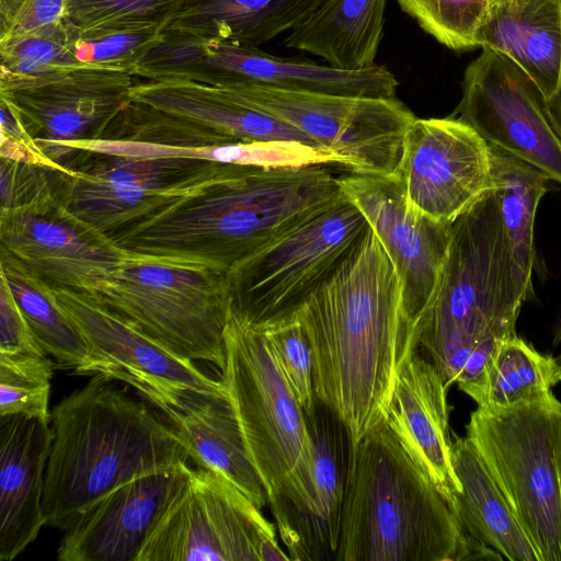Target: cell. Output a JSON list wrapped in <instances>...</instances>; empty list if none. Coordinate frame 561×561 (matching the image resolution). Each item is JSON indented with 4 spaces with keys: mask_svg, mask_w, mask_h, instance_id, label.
<instances>
[{
    "mask_svg": "<svg viewBox=\"0 0 561 561\" xmlns=\"http://www.w3.org/2000/svg\"><path fill=\"white\" fill-rule=\"evenodd\" d=\"M182 0H67L66 22L78 33L158 26L165 28Z\"/></svg>",
    "mask_w": 561,
    "mask_h": 561,
    "instance_id": "obj_34",
    "label": "cell"
},
{
    "mask_svg": "<svg viewBox=\"0 0 561 561\" xmlns=\"http://www.w3.org/2000/svg\"><path fill=\"white\" fill-rule=\"evenodd\" d=\"M162 31L158 26H147L78 34L73 45L75 58L81 66L133 75L138 59Z\"/></svg>",
    "mask_w": 561,
    "mask_h": 561,
    "instance_id": "obj_38",
    "label": "cell"
},
{
    "mask_svg": "<svg viewBox=\"0 0 561 561\" xmlns=\"http://www.w3.org/2000/svg\"><path fill=\"white\" fill-rule=\"evenodd\" d=\"M552 345L554 347H558L560 346L561 347V323H559L554 331H553V339H552ZM560 365H561V352L559 353V355L557 356Z\"/></svg>",
    "mask_w": 561,
    "mask_h": 561,
    "instance_id": "obj_44",
    "label": "cell"
},
{
    "mask_svg": "<svg viewBox=\"0 0 561 561\" xmlns=\"http://www.w3.org/2000/svg\"><path fill=\"white\" fill-rule=\"evenodd\" d=\"M451 116L471 126L489 146L561 184V138L539 90L507 57L482 49L465 70L461 98Z\"/></svg>",
    "mask_w": 561,
    "mask_h": 561,
    "instance_id": "obj_16",
    "label": "cell"
},
{
    "mask_svg": "<svg viewBox=\"0 0 561 561\" xmlns=\"http://www.w3.org/2000/svg\"><path fill=\"white\" fill-rule=\"evenodd\" d=\"M490 151L494 191L514 263L526 290L534 298L535 219L550 180L523 160L491 146Z\"/></svg>",
    "mask_w": 561,
    "mask_h": 561,
    "instance_id": "obj_30",
    "label": "cell"
},
{
    "mask_svg": "<svg viewBox=\"0 0 561 561\" xmlns=\"http://www.w3.org/2000/svg\"><path fill=\"white\" fill-rule=\"evenodd\" d=\"M386 420L351 448L335 561H494Z\"/></svg>",
    "mask_w": 561,
    "mask_h": 561,
    "instance_id": "obj_5",
    "label": "cell"
},
{
    "mask_svg": "<svg viewBox=\"0 0 561 561\" xmlns=\"http://www.w3.org/2000/svg\"><path fill=\"white\" fill-rule=\"evenodd\" d=\"M285 561L276 527L225 478L190 467L136 561Z\"/></svg>",
    "mask_w": 561,
    "mask_h": 561,
    "instance_id": "obj_11",
    "label": "cell"
},
{
    "mask_svg": "<svg viewBox=\"0 0 561 561\" xmlns=\"http://www.w3.org/2000/svg\"><path fill=\"white\" fill-rule=\"evenodd\" d=\"M89 295L178 355L225 366L231 309L225 273L126 251Z\"/></svg>",
    "mask_w": 561,
    "mask_h": 561,
    "instance_id": "obj_7",
    "label": "cell"
},
{
    "mask_svg": "<svg viewBox=\"0 0 561 561\" xmlns=\"http://www.w3.org/2000/svg\"><path fill=\"white\" fill-rule=\"evenodd\" d=\"M447 392L439 370L419 352L397 380L386 421L451 508L460 483L453 466Z\"/></svg>",
    "mask_w": 561,
    "mask_h": 561,
    "instance_id": "obj_21",
    "label": "cell"
},
{
    "mask_svg": "<svg viewBox=\"0 0 561 561\" xmlns=\"http://www.w3.org/2000/svg\"><path fill=\"white\" fill-rule=\"evenodd\" d=\"M369 228L342 193L226 273L231 311L259 327L293 314L333 275Z\"/></svg>",
    "mask_w": 561,
    "mask_h": 561,
    "instance_id": "obj_9",
    "label": "cell"
},
{
    "mask_svg": "<svg viewBox=\"0 0 561 561\" xmlns=\"http://www.w3.org/2000/svg\"><path fill=\"white\" fill-rule=\"evenodd\" d=\"M147 80H191L232 89L245 85L366 98H396L398 80L383 65L358 70L278 57L259 47L163 31L136 62Z\"/></svg>",
    "mask_w": 561,
    "mask_h": 561,
    "instance_id": "obj_10",
    "label": "cell"
},
{
    "mask_svg": "<svg viewBox=\"0 0 561 561\" xmlns=\"http://www.w3.org/2000/svg\"><path fill=\"white\" fill-rule=\"evenodd\" d=\"M75 149L61 202L110 239L188 195L227 164Z\"/></svg>",
    "mask_w": 561,
    "mask_h": 561,
    "instance_id": "obj_12",
    "label": "cell"
},
{
    "mask_svg": "<svg viewBox=\"0 0 561 561\" xmlns=\"http://www.w3.org/2000/svg\"><path fill=\"white\" fill-rule=\"evenodd\" d=\"M69 148L135 154L144 157L194 158L229 164L262 167L304 165L310 160V149L297 141L236 144L219 147L188 148L127 140H84L68 144Z\"/></svg>",
    "mask_w": 561,
    "mask_h": 561,
    "instance_id": "obj_32",
    "label": "cell"
},
{
    "mask_svg": "<svg viewBox=\"0 0 561 561\" xmlns=\"http://www.w3.org/2000/svg\"><path fill=\"white\" fill-rule=\"evenodd\" d=\"M55 362L49 357L0 360V416L23 415L49 422L48 400Z\"/></svg>",
    "mask_w": 561,
    "mask_h": 561,
    "instance_id": "obj_37",
    "label": "cell"
},
{
    "mask_svg": "<svg viewBox=\"0 0 561 561\" xmlns=\"http://www.w3.org/2000/svg\"><path fill=\"white\" fill-rule=\"evenodd\" d=\"M47 356L7 282L0 276V360L39 359Z\"/></svg>",
    "mask_w": 561,
    "mask_h": 561,
    "instance_id": "obj_40",
    "label": "cell"
},
{
    "mask_svg": "<svg viewBox=\"0 0 561 561\" xmlns=\"http://www.w3.org/2000/svg\"><path fill=\"white\" fill-rule=\"evenodd\" d=\"M337 183L381 243L397 272L407 310L416 322L439 283L453 225L414 211L397 173L346 172Z\"/></svg>",
    "mask_w": 561,
    "mask_h": 561,
    "instance_id": "obj_19",
    "label": "cell"
},
{
    "mask_svg": "<svg viewBox=\"0 0 561 561\" xmlns=\"http://www.w3.org/2000/svg\"><path fill=\"white\" fill-rule=\"evenodd\" d=\"M397 175L410 207L446 225L494 188L490 146L451 115L413 121L404 135Z\"/></svg>",
    "mask_w": 561,
    "mask_h": 561,
    "instance_id": "obj_17",
    "label": "cell"
},
{
    "mask_svg": "<svg viewBox=\"0 0 561 561\" xmlns=\"http://www.w3.org/2000/svg\"><path fill=\"white\" fill-rule=\"evenodd\" d=\"M57 299L84 335L99 375L135 388L172 423L188 407L225 398L220 380L199 370L87 293L54 288Z\"/></svg>",
    "mask_w": 561,
    "mask_h": 561,
    "instance_id": "obj_14",
    "label": "cell"
},
{
    "mask_svg": "<svg viewBox=\"0 0 561 561\" xmlns=\"http://www.w3.org/2000/svg\"><path fill=\"white\" fill-rule=\"evenodd\" d=\"M77 36L64 20L0 41V78L36 77L81 66L73 54Z\"/></svg>",
    "mask_w": 561,
    "mask_h": 561,
    "instance_id": "obj_33",
    "label": "cell"
},
{
    "mask_svg": "<svg viewBox=\"0 0 561 561\" xmlns=\"http://www.w3.org/2000/svg\"><path fill=\"white\" fill-rule=\"evenodd\" d=\"M172 424L197 467L225 478L259 508L268 505L267 491L227 396L192 404Z\"/></svg>",
    "mask_w": 561,
    "mask_h": 561,
    "instance_id": "obj_28",
    "label": "cell"
},
{
    "mask_svg": "<svg viewBox=\"0 0 561 561\" xmlns=\"http://www.w3.org/2000/svg\"><path fill=\"white\" fill-rule=\"evenodd\" d=\"M67 0H0V41L66 19Z\"/></svg>",
    "mask_w": 561,
    "mask_h": 561,
    "instance_id": "obj_41",
    "label": "cell"
},
{
    "mask_svg": "<svg viewBox=\"0 0 561 561\" xmlns=\"http://www.w3.org/2000/svg\"><path fill=\"white\" fill-rule=\"evenodd\" d=\"M543 102L547 116L554 131L561 138V65L557 87L551 96Z\"/></svg>",
    "mask_w": 561,
    "mask_h": 561,
    "instance_id": "obj_43",
    "label": "cell"
},
{
    "mask_svg": "<svg viewBox=\"0 0 561 561\" xmlns=\"http://www.w3.org/2000/svg\"><path fill=\"white\" fill-rule=\"evenodd\" d=\"M53 433L48 421L0 416V560L11 561L46 525L45 470Z\"/></svg>",
    "mask_w": 561,
    "mask_h": 561,
    "instance_id": "obj_22",
    "label": "cell"
},
{
    "mask_svg": "<svg viewBox=\"0 0 561 561\" xmlns=\"http://www.w3.org/2000/svg\"><path fill=\"white\" fill-rule=\"evenodd\" d=\"M401 10L439 44L455 51L477 47L488 0H397Z\"/></svg>",
    "mask_w": 561,
    "mask_h": 561,
    "instance_id": "obj_35",
    "label": "cell"
},
{
    "mask_svg": "<svg viewBox=\"0 0 561 561\" xmlns=\"http://www.w3.org/2000/svg\"><path fill=\"white\" fill-rule=\"evenodd\" d=\"M466 437L540 561H561V401L550 391L495 411L477 407Z\"/></svg>",
    "mask_w": 561,
    "mask_h": 561,
    "instance_id": "obj_8",
    "label": "cell"
},
{
    "mask_svg": "<svg viewBox=\"0 0 561 561\" xmlns=\"http://www.w3.org/2000/svg\"><path fill=\"white\" fill-rule=\"evenodd\" d=\"M1 142L0 158L15 162L58 167L50 161L37 147L35 140L26 131L19 115L0 99ZM62 169V168H60Z\"/></svg>",
    "mask_w": 561,
    "mask_h": 561,
    "instance_id": "obj_42",
    "label": "cell"
},
{
    "mask_svg": "<svg viewBox=\"0 0 561 561\" xmlns=\"http://www.w3.org/2000/svg\"><path fill=\"white\" fill-rule=\"evenodd\" d=\"M453 466L460 491L453 504L462 530L510 561H540L501 488L466 436L453 433Z\"/></svg>",
    "mask_w": 561,
    "mask_h": 561,
    "instance_id": "obj_25",
    "label": "cell"
},
{
    "mask_svg": "<svg viewBox=\"0 0 561 561\" xmlns=\"http://www.w3.org/2000/svg\"><path fill=\"white\" fill-rule=\"evenodd\" d=\"M0 276L4 278L34 336L61 369L75 375H99V364L55 289L20 260L0 249Z\"/></svg>",
    "mask_w": 561,
    "mask_h": 561,
    "instance_id": "obj_29",
    "label": "cell"
},
{
    "mask_svg": "<svg viewBox=\"0 0 561 561\" xmlns=\"http://www.w3.org/2000/svg\"><path fill=\"white\" fill-rule=\"evenodd\" d=\"M0 249L53 288L91 293L126 255L61 203L57 192L0 211Z\"/></svg>",
    "mask_w": 561,
    "mask_h": 561,
    "instance_id": "obj_18",
    "label": "cell"
},
{
    "mask_svg": "<svg viewBox=\"0 0 561 561\" xmlns=\"http://www.w3.org/2000/svg\"><path fill=\"white\" fill-rule=\"evenodd\" d=\"M323 1L182 0L163 31L259 47L296 28Z\"/></svg>",
    "mask_w": 561,
    "mask_h": 561,
    "instance_id": "obj_26",
    "label": "cell"
},
{
    "mask_svg": "<svg viewBox=\"0 0 561 561\" xmlns=\"http://www.w3.org/2000/svg\"><path fill=\"white\" fill-rule=\"evenodd\" d=\"M190 466L126 483L85 510L65 530L59 561H136L158 515L185 480Z\"/></svg>",
    "mask_w": 561,
    "mask_h": 561,
    "instance_id": "obj_20",
    "label": "cell"
},
{
    "mask_svg": "<svg viewBox=\"0 0 561 561\" xmlns=\"http://www.w3.org/2000/svg\"><path fill=\"white\" fill-rule=\"evenodd\" d=\"M134 76L89 66L36 77L0 78V99L19 115L38 149L66 169L75 141L101 140L130 101Z\"/></svg>",
    "mask_w": 561,
    "mask_h": 561,
    "instance_id": "obj_15",
    "label": "cell"
},
{
    "mask_svg": "<svg viewBox=\"0 0 561 561\" xmlns=\"http://www.w3.org/2000/svg\"><path fill=\"white\" fill-rule=\"evenodd\" d=\"M259 328L304 413L311 414L318 402L313 382L312 354L299 318L293 313Z\"/></svg>",
    "mask_w": 561,
    "mask_h": 561,
    "instance_id": "obj_36",
    "label": "cell"
},
{
    "mask_svg": "<svg viewBox=\"0 0 561 561\" xmlns=\"http://www.w3.org/2000/svg\"><path fill=\"white\" fill-rule=\"evenodd\" d=\"M112 382L91 376L49 414L43 508L50 527L64 531L115 489L188 461L174 425Z\"/></svg>",
    "mask_w": 561,
    "mask_h": 561,
    "instance_id": "obj_3",
    "label": "cell"
},
{
    "mask_svg": "<svg viewBox=\"0 0 561 561\" xmlns=\"http://www.w3.org/2000/svg\"><path fill=\"white\" fill-rule=\"evenodd\" d=\"M220 381L288 547L313 496V446L306 415L262 330L230 309Z\"/></svg>",
    "mask_w": 561,
    "mask_h": 561,
    "instance_id": "obj_6",
    "label": "cell"
},
{
    "mask_svg": "<svg viewBox=\"0 0 561 561\" xmlns=\"http://www.w3.org/2000/svg\"><path fill=\"white\" fill-rule=\"evenodd\" d=\"M476 44L511 59L548 100L561 65V0H488Z\"/></svg>",
    "mask_w": 561,
    "mask_h": 561,
    "instance_id": "obj_24",
    "label": "cell"
},
{
    "mask_svg": "<svg viewBox=\"0 0 561 561\" xmlns=\"http://www.w3.org/2000/svg\"><path fill=\"white\" fill-rule=\"evenodd\" d=\"M346 161V172L396 174L416 118L397 98H366L260 85L230 89Z\"/></svg>",
    "mask_w": 561,
    "mask_h": 561,
    "instance_id": "obj_13",
    "label": "cell"
},
{
    "mask_svg": "<svg viewBox=\"0 0 561 561\" xmlns=\"http://www.w3.org/2000/svg\"><path fill=\"white\" fill-rule=\"evenodd\" d=\"M342 195L328 164H225L188 195L111 240L127 252L227 273Z\"/></svg>",
    "mask_w": 561,
    "mask_h": 561,
    "instance_id": "obj_2",
    "label": "cell"
},
{
    "mask_svg": "<svg viewBox=\"0 0 561 561\" xmlns=\"http://www.w3.org/2000/svg\"><path fill=\"white\" fill-rule=\"evenodd\" d=\"M1 209L25 205L36 197L57 192L60 194L69 172L57 167L15 162L1 158Z\"/></svg>",
    "mask_w": 561,
    "mask_h": 561,
    "instance_id": "obj_39",
    "label": "cell"
},
{
    "mask_svg": "<svg viewBox=\"0 0 561 561\" xmlns=\"http://www.w3.org/2000/svg\"><path fill=\"white\" fill-rule=\"evenodd\" d=\"M559 382L561 365L558 358L540 353L515 335L497 345L480 386L470 398L478 408L495 411L543 396Z\"/></svg>",
    "mask_w": 561,
    "mask_h": 561,
    "instance_id": "obj_31",
    "label": "cell"
},
{
    "mask_svg": "<svg viewBox=\"0 0 561 561\" xmlns=\"http://www.w3.org/2000/svg\"><path fill=\"white\" fill-rule=\"evenodd\" d=\"M533 299L493 188L453 224L439 283L416 321L419 352L448 389L456 383L471 397L497 345L517 335L522 306Z\"/></svg>",
    "mask_w": 561,
    "mask_h": 561,
    "instance_id": "obj_4",
    "label": "cell"
},
{
    "mask_svg": "<svg viewBox=\"0 0 561 561\" xmlns=\"http://www.w3.org/2000/svg\"><path fill=\"white\" fill-rule=\"evenodd\" d=\"M313 446V496L293 541L291 561L334 560L351 456L344 424L323 403L305 414Z\"/></svg>",
    "mask_w": 561,
    "mask_h": 561,
    "instance_id": "obj_23",
    "label": "cell"
},
{
    "mask_svg": "<svg viewBox=\"0 0 561 561\" xmlns=\"http://www.w3.org/2000/svg\"><path fill=\"white\" fill-rule=\"evenodd\" d=\"M294 313L310 344L316 397L344 424L352 448L386 420L397 380L419 353L416 322L370 228Z\"/></svg>",
    "mask_w": 561,
    "mask_h": 561,
    "instance_id": "obj_1",
    "label": "cell"
},
{
    "mask_svg": "<svg viewBox=\"0 0 561 561\" xmlns=\"http://www.w3.org/2000/svg\"><path fill=\"white\" fill-rule=\"evenodd\" d=\"M387 0H324L289 32L288 48L310 53L327 65L358 70L375 64Z\"/></svg>",
    "mask_w": 561,
    "mask_h": 561,
    "instance_id": "obj_27",
    "label": "cell"
}]
</instances>
